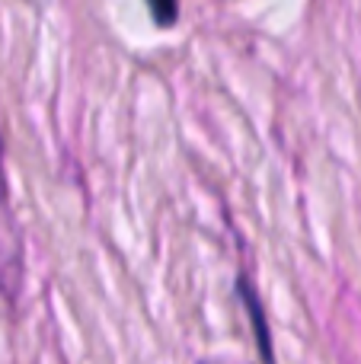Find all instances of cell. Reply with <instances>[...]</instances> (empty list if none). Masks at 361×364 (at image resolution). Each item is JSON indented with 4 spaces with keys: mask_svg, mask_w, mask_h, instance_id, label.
<instances>
[{
    "mask_svg": "<svg viewBox=\"0 0 361 364\" xmlns=\"http://www.w3.org/2000/svg\"><path fill=\"white\" fill-rule=\"evenodd\" d=\"M202 364H215V361H202Z\"/></svg>",
    "mask_w": 361,
    "mask_h": 364,
    "instance_id": "2",
    "label": "cell"
},
{
    "mask_svg": "<svg viewBox=\"0 0 361 364\" xmlns=\"http://www.w3.org/2000/svg\"><path fill=\"white\" fill-rule=\"evenodd\" d=\"M147 6H151L153 23L163 26V29L176 23V16H179V4H176V0H147Z\"/></svg>",
    "mask_w": 361,
    "mask_h": 364,
    "instance_id": "1",
    "label": "cell"
}]
</instances>
